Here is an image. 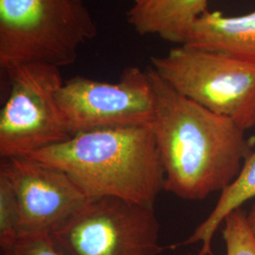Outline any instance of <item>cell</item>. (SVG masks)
I'll return each mask as SVG.
<instances>
[{
    "mask_svg": "<svg viewBox=\"0 0 255 255\" xmlns=\"http://www.w3.org/2000/svg\"><path fill=\"white\" fill-rule=\"evenodd\" d=\"M0 173L9 179L18 199V237L51 235L89 200L67 174L29 157L1 159Z\"/></svg>",
    "mask_w": 255,
    "mask_h": 255,
    "instance_id": "8",
    "label": "cell"
},
{
    "mask_svg": "<svg viewBox=\"0 0 255 255\" xmlns=\"http://www.w3.org/2000/svg\"><path fill=\"white\" fill-rule=\"evenodd\" d=\"M21 209L14 188L9 179L0 173V244L18 237Z\"/></svg>",
    "mask_w": 255,
    "mask_h": 255,
    "instance_id": "13",
    "label": "cell"
},
{
    "mask_svg": "<svg viewBox=\"0 0 255 255\" xmlns=\"http://www.w3.org/2000/svg\"><path fill=\"white\" fill-rule=\"evenodd\" d=\"M1 255H70L51 235L20 236L0 244Z\"/></svg>",
    "mask_w": 255,
    "mask_h": 255,
    "instance_id": "14",
    "label": "cell"
},
{
    "mask_svg": "<svg viewBox=\"0 0 255 255\" xmlns=\"http://www.w3.org/2000/svg\"><path fill=\"white\" fill-rule=\"evenodd\" d=\"M209 0H137L128 11V24L141 35L156 34L183 45L195 22L208 11Z\"/></svg>",
    "mask_w": 255,
    "mask_h": 255,
    "instance_id": "10",
    "label": "cell"
},
{
    "mask_svg": "<svg viewBox=\"0 0 255 255\" xmlns=\"http://www.w3.org/2000/svg\"><path fill=\"white\" fill-rule=\"evenodd\" d=\"M27 157L67 174L89 200L116 197L154 206L164 190L149 126L83 131Z\"/></svg>",
    "mask_w": 255,
    "mask_h": 255,
    "instance_id": "2",
    "label": "cell"
},
{
    "mask_svg": "<svg viewBox=\"0 0 255 255\" xmlns=\"http://www.w3.org/2000/svg\"><path fill=\"white\" fill-rule=\"evenodd\" d=\"M4 76L8 96L0 112V156L27 157L68 139L57 103L64 83L59 67L15 66Z\"/></svg>",
    "mask_w": 255,
    "mask_h": 255,
    "instance_id": "5",
    "label": "cell"
},
{
    "mask_svg": "<svg viewBox=\"0 0 255 255\" xmlns=\"http://www.w3.org/2000/svg\"><path fill=\"white\" fill-rule=\"evenodd\" d=\"M183 45L255 64V10L239 16L208 10L195 22Z\"/></svg>",
    "mask_w": 255,
    "mask_h": 255,
    "instance_id": "9",
    "label": "cell"
},
{
    "mask_svg": "<svg viewBox=\"0 0 255 255\" xmlns=\"http://www.w3.org/2000/svg\"><path fill=\"white\" fill-rule=\"evenodd\" d=\"M146 70L155 94L149 127L164 168V190L185 201L222 191L253 152L245 130L175 91L151 66Z\"/></svg>",
    "mask_w": 255,
    "mask_h": 255,
    "instance_id": "1",
    "label": "cell"
},
{
    "mask_svg": "<svg viewBox=\"0 0 255 255\" xmlns=\"http://www.w3.org/2000/svg\"><path fill=\"white\" fill-rule=\"evenodd\" d=\"M255 198V149L247 158L237 178L222 191L215 208L195 232L183 241L188 246L201 243L200 252L195 255H214L211 249L212 239L219 226L243 203Z\"/></svg>",
    "mask_w": 255,
    "mask_h": 255,
    "instance_id": "11",
    "label": "cell"
},
{
    "mask_svg": "<svg viewBox=\"0 0 255 255\" xmlns=\"http://www.w3.org/2000/svg\"><path fill=\"white\" fill-rule=\"evenodd\" d=\"M98 27L83 0H0V70L26 64L64 67Z\"/></svg>",
    "mask_w": 255,
    "mask_h": 255,
    "instance_id": "3",
    "label": "cell"
},
{
    "mask_svg": "<svg viewBox=\"0 0 255 255\" xmlns=\"http://www.w3.org/2000/svg\"><path fill=\"white\" fill-rule=\"evenodd\" d=\"M57 103L70 137L99 128L149 126L154 117V89L146 69L128 66L114 83L82 76L64 81Z\"/></svg>",
    "mask_w": 255,
    "mask_h": 255,
    "instance_id": "7",
    "label": "cell"
},
{
    "mask_svg": "<svg viewBox=\"0 0 255 255\" xmlns=\"http://www.w3.org/2000/svg\"><path fill=\"white\" fill-rule=\"evenodd\" d=\"M135 1H137V0H133V2H135Z\"/></svg>",
    "mask_w": 255,
    "mask_h": 255,
    "instance_id": "16",
    "label": "cell"
},
{
    "mask_svg": "<svg viewBox=\"0 0 255 255\" xmlns=\"http://www.w3.org/2000/svg\"><path fill=\"white\" fill-rule=\"evenodd\" d=\"M222 231L227 255H255V237L247 221V214L236 210L224 220Z\"/></svg>",
    "mask_w": 255,
    "mask_h": 255,
    "instance_id": "12",
    "label": "cell"
},
{
    "mask_svg": "<svg viewBox=\"0 0 255 255\" xmlns=\"http://www.w3.org/2000/svg\"><path fill=\"white\" fill-rule=\"evenodd\" d=\"M150 62L183 97L232 119L245 131L255 128V64L186 45Z\"/></svg>",
    "mask_w": 255,
    "mask_h": 255,
    "instance_id": "4",
    "label": "cell"
},
{
    "mask_svg": "<svg viewBox=\"0 0 255 255\" xmlns=\"http://www.w3.org/2000/svg\"><path fill=\"white\" fill-rule=\"evenodd\" d=\"M154 206L116 197L88 200L51 234L70 255H159Z\"/></svg>",
    "mask_w": 255,
    "mask_h": 255,
    "instance_id": "6",
    "label": "cell"
},
{
    "mask_svg": "<svg viewBox=\"0 0 255 255\" xmlns=\"http://www.w3.org/2000/svg\"><path fill=\"white\" fill-rule=\"evenodd\" d=\"M247 221L251 231L253 232L255 237V205L252 207V209L250 210L249 214L247 215Z\"/></svg>",
    "mask_w": 255,
    "mask_h": 255,
    "instance_id": "15",
    "label": "cell"
}]
</instances>
